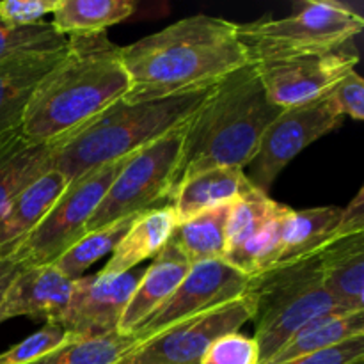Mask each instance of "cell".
Here are the masks:
<instances>
[{
    "mask_svg": "<svg viewBox=\"0 0 364 364\" xmlns=\"http://www.w3.org/2000/svg\"><path fill=\"white\" fill-rule=\"evenodd\" d=\"M256 188L242 169H210L178 185L173 192V210L178 224L194 219L206 210L233 205L238 198Z\"/></svg>",
    "mask_w": 364,
    "mask_h": 364,
    "instance_id": "19",
    "label": "cell"
},
{
    "mask_svg": "<svg viewBox=\"0 0 364 364\" xmlns=\"http://www.w3.org/2000/svg\"><path fill=\"white\" fill-rule=\"evenodd\" d=\"M323 288L345 311H364V233L340 237L318 252Z\"/></svg>",
    "mask_w": 364,
    "mask_h": 364,
    "instance_id": "16",
    "label": "cell"
},
{
    "mask_svg": "<svg viewBox=\"0 0 364 364\" xmlns=\"http://www.w3.org/2000/svg\"><path fill=\"white\" fill-rule=\"evenodd\" d=\"M191 263L178 251L173 242L153 258L151 265L144 270L141 281L135 287L123 315H121L117 333L132 334L141 323H144L178 288L187 276Z\"/></svg>",
    "mask_w": 364,
    "mask_h": 364,
    "instance_id": "15",
    "label": "cell"
},
{
    "mask_svg": "<svg viewBox=\"0 0 364 364\" xmlns=\"http://www.w3.org/2000/svg\"><path fill=\"white\" fill-rule=\"evenodd\" d=\"M20 269L21 267L11 258H0V306H2L4 297H6L7 288L13 283L14 276H16Z\"/></svg>",
    "mask_w": 364,
    "mask_h": 364,
    "instance_id": "36",
    "label": "cell"
},
{
    "mask_svg": "<svg viewBox=\"0 0 364 364\" xmlns=\"http://www.w3.org/2000/svg\"><path fill=\"white\" fill-rule=\"evenodd\" d=\"M212 89L149 102L119 100L80 130L55 142L52 167L68 181H73L96 167L128 159L185 127Z\"/></svg>",
    "mask_w": 364,
    "mask_h": 364,
    "instance_id": "4",
    "label": "cell"
},
{
    "mask_svg": "<svg viewBox=\"0 0 364 364\" xmlns=\"http://www.w3.org/2000/svg\"><path fill=\"white\" fill-rule=\"evenodd\" d=\"M255 316V302L242 297L191 316L130 352L119 364H199L210 345L224 334L238 333Z\"/></svg>",
    "mask_w": 364,
    "mask_h": 364,
    "instance_id": "10",
    "label": "cell"
},
{
    "mask_svg": "<svg viewBox=\"0 0 364 364\" xmlns=\"http://www.w3.org/2000/svg\"><path fill=\"white\" fill-rule=\"evenodd\" d=\"M70 181L55 169L28 185L0 217V258L9 252L45 219Z\"/></svg>",
    "mask_w": 364,
    "mask_h": 364,
    "instance_id": "20",
    "label": "cell"
},
{
    "mask_svg": "<svg viewBox=\"0 0 364 364\" xmlns=\"http://www.w3.org/2000/svg\"><path fill=\"white\" fill-rule=\"evenodd\" d=\"M255 302V341L259 364L269 359L306 323L345 311L323 288L318 255L281 263L249 279Z\"/></svg>",
    "mask_w": 364,
    "mask_h": 364,
    "instance_id": "5",
    "label": "cell"
},
{
    "mask_svg": "<svg viewBox=\"0 0 364 364\" xmlns=\"http://www.w3.org/2000/svg\"><path fill=\"white\" fill-rule=\"evenodd\" d=\"M249 279L251 277L224 259L191 265L174 294L132 334L144 343L191 316L201 315L242 297L247 291Z\"/></svg>",
    "mask_w": 364,
    "mask_h": 364,
    "instance_id": "11",
    "label": "cell"
},
{
    "mask_svg": "<svg viewBox=\"0 0 364 364\" xmlns=\"http://www.w3.org/2000/svg\"><path fill=\"white\" fill-rule=\"evenodd\" d=\"M358 336H364V311L331 313L306 323L265 364L294 361L302 355L327 350Z\"/></svg>",
    "mask_w": 364,
    "mask_h": 364,
    "instance_id": "23",
    "label": "cell"
},
{
    "mask_svg": "<svg viewBox=\"0 0 364 364\" xmlns=\"http://www.w3.org/2000/svg\"><path fill=\"white\" fill-rule=\"evenodd\" d=\"M361 361H364V336L352 338L327 350L302 355L283 364H355Z\"/></svg>",
    "mask_w": 364,
    "mask_h": 364,
    "instance_id": "34",
    "label": "cell"
},
{
    "mask_svg": "<svg viewBox=\"0 0 364 364\" xmlns=\"http://www.w3.org/2000/svg\"><path fill=\"white\" fill-rule=\"evenodd\" d=\"M127 70V102H149L205 91L247 66L237 23L208 14L183 18L162 31L119 46Z\"/></svg>",
    "mask_w": 364,
    "mask_h": 364,
    "instance_id": "1",
    "label": "cell"
},
{
    "mask_svg": "<svg viewBox=\"0 0 364 364\" xmlns=\"http://www.w3.org/2000/svg\"><path fill=\"white\" fill-rule=\"evenodd\" d=\"M134 11V0H60L52 23L64 38L105 34Z\"/></svg>",
    "mask_w": 364,
    "mask_h": 364,
    "instance_id": "24",
    "label": "cell"
},
{
    "mask_svg": "<svg viewBox=\"0 0 364 364\" xmlns=\"http://www.w3.org/2000/svg\"><path fill=\"white\" fill-rule=\"evenodd\" d=\"M139 345L141 341L134 334L80 338L31 364H119Z\"/></svg>",
    "mask_w": 364,
    "mask_h": 364,
    "instance_id": "26",
    "label": "cell"
},
{
    "mask_svg": "<svg viewBox=\"0 0 364 364\" xmlns=\"http://www.w3.org/2000/svg\"><path fill=\"white\" fill-rule=\"evenodd\" d=\"M124 160L87 171L68 183L45 219L9 252L20 267L55 263L75 242L85 235V224L95 213Z\"/></svg>",
    "mask_w": 364,
    "mask_h": 364,
    "instance_id": "8",
    "label": "cell"
},
{
    "mask_svg": "<svg viewBox=\"0 0 364 364\" xmlns=\"http://www.w3.org/2000/svg\"><path fill=\"white\" fill-rule=\"evenodd\" d=\"M364 233V191L359 188L358 196L350 201L347 208H343L340 223L341 237Z\"/></svg>",
    "mask_w": 364,
    "mask_h": 364,
    "instance_id": "35",
    "label": "cell"
},
{
    "mask_svg": "<svg viewBox=\"0 0 364 364\" xmlns=\"http://www.w3.org/2000/svg\"><path fill=\"white\" fill-rule=\"evenodd\" d=\"M68 46L52 21H39L34 25H9L0 20V63L28 55L60 52Z\"/></svg>",
    "mask_w": 364,
    "mask_h": 364,
    "instance_id": "28",
    "label": "cell"
},
{
    "mask_svg": "<svg viewBox=\"0 0 364 364\" xmlns=\"http://www.w3.org/2000/svg\"><path fill=\"white\" fill-rule=\"evenodd\" d=\"M334 102L340 107L343 116H350V119L361 121L364 117V80L358 71H350L345 75L333 91Z\"/></svg>",
    "mask_w": 364,
    "mask_h": 364,
    "instance_id": "33",
    "label": "cell"
},
{
    "mask_svg": "<svg viewBox=\"0 0 364 364\" xmlns=\"http://www.w3.org/2000/svg\"><path fill=\"white\" fill-rule=\"evenodd\" d=\"M178 228L173 206H155L139 213L127 230L100 276H119L144 259L155 258Z\"/></svg>",
    "mask_w": 364,
    "mask_h": 364,
    "instance_id": "17",
    "label": "cell"
},
{
    "mask_svg": "<svg viewBox=\"0 0 364 364\" xmlns=\"http://www.w3.org/2000/svg\"><path fill=\"white\" fill-rule=\"evenodd\" d=\"M73 284L55 265L21 267L0 306V323L16 316L57 322L70 302Z\"/></svg>",
    "mask_w": 364,
    "mask_h": 364,
    "instance_id": "14",
    "label": "cell"
},
{
    "mask_svg": "<svg viewBox=\"0 0 364 364\" xmlns=\"http://www.w3.org/2000/svg\"><path fill=\"white\" fill-rule=\"evenodd\" d=\"M358 53L334 50L315 55L251 63L270 103L279 109L302 105L331 92L347 73L355 70Z\"/></svg>",
    "mask_w": 364,
    "mask_h": 364,
    "instance_id": "12",
    "label": "cell"
},
{
    "mask_svg": "<svg viewBox=\"0 0 364 364\" xmlns=\"http://www.w3.org/2000/svg\"><path fill=\"white\" fill-rule=\"evenodd\" d=\"M60 0H2L0 20L9 25H34L46 14H53Z\"/></svg>",
    "mask_w": 364,
    "mask_h": 364,
    "instance_id": "32",
    "label": "cell"
},
{
    "mask_svg": "<svg viewBox=\"0 0 364 364\" xmlns=\"http://www.w3.org/2000/svg\"><path fill=\"white\" fill-rule=\"evenodd\" d=\"M80 338L82 336L70 333L59 323L46 322L45 327H41L38 333L31 334L23 341L11 347L9 350L2 352L0 354V364H31L41 359L43 355L57 350L63 345L70 343L73 340H80Z\"/></svg>",
    "mask_w": 364,
    "mask_h": 364,
    "instance_id": "30",
    "label": "cell"
},
{
    "mask_svg": "<svg viewBox=\"0 0 364 364\" xmlns=\"http://www.w3.org/2000/svg\"><path fill=\"white\" fill-rule=\"evenodd\" d=\"M135 217L137 215L127 217V219L117 220V223L102 228V230L85 233L80 240L75 242L52 265H55L70 279H78L89 267L95 265L98 259H102L103 256H107L116 249L117 242L123 238V235L127 233Z\"/></svg>",
    "mask_w": 364,
    "mask_h": 364,
    "instance_id": "29",
    "label": "cell"
},
{
    "mask_svg": "<svg viewBox=\"0 0 364 364\" xmlns=\"http://www.w3.org/2000/svg\"><path fill=\"white\" fill-rule=\"evenodd\" d=\"M228 213H230V205L217 206L199 213L187 223L178 224L171 242L191 265L224 259Z\"/></svg>",
    "mask_w": 364,
    "mask_h": 364,
    "instance_id": "25",
    "label": "cell"
},
{
    "mask_svg": "<svg viewBox=\"0 0 364 364\" xmlns=\"http://www.w3.org/2000/svg\"><path fill=\"white\" fill-rule=\"evenodd\" d=\"M185 127L171 132L124 160L102 203L89 217L85 233L139 215L155 208L156 203L166 198L171 199L183 148Z\"/></svg>",
    "mask_w": 364,
    "mask_h": 364,
    "instance_id": "7",
    "label": "cell"
},
{
    "mask_svg": "<svg viewBox=\"0 0 364 364\" xmlns=\"http://www.w3.org/2000/svg\"><path fill=\"white\" fill-rule=\"evenodd\" d=\"M343 208L338 206H318L308 210L288 208L281 223V251L279 263L309 258L323 247L340 238V223Z\"/></svg>",
    "mask_w": 364,
    "mask_h": 364,
    "instance_id": "21",
    "label": "cell"
},
{
    "mask_svg": "<svg viewBox=\"0 0 364 364\" xmlns=\"http://www.w3.org/2000/svg\"><path fill=\"white\" fill-rule=\"evenodd\" d=\"M281 110L267 98L251 63L223 78L185 127L174 191L205 171H244Z\"/></svg>",
    "mask_w": 364,
    "mask_h": 364,
    "instance_id": "3",
    "label": "cell"
},
{
    "mask_svg": "<svg viewBox=\"0 0 364 364\" xmlns=\"http://www.w3.org/2000/svg\"><path fill=\"white\" fill-rule=\"evenodd\" d=\"M64 50L0 63V137L20 128L36 89L63 59Z\"/></svg>",
    "mask_w": 364,
    "mask_h": 364,
    "instance_id": "18",
    "label": "cell"
},
{
    "mask_svg": "<svg viewBox=\"0 0 364 364\" xmlns=\"http://www.w3.org/2000/svg\"><path fill=\"white\" fill-rule=\"evenodd\" d=\"M128 89L119 46L107 34L68 38L63 59L38 85L18 132L32 144H55L123 100Z\"/></svg>",
    "mask_w": 364,
    "mask_h": 364,
    "instance_id": "2",
    "label": "cell"
},
{
    "mask_svg": "<svg viewBox=\"0 0 364 364\" xmlns=\"http://www.w3.org/2000/svg\"><path fill=\"white\" fill-rule=\"evenodd\" d=\"M144 270L134 269L119 276H85L75 279L70 302L55 323L82 338L117 333L121 315Z\"/></svg>",
    "mask_w": 364,
    "mask_h": 364,
    "instance_id": "13",
    "label": "cell"
},
{
    "mask_svg": "<svg viewBox=\"0 0 364 364\" xmlns=\"http://www.w3.org/2000/svg\"><path fill=\"white\" fill-rule=\"evenodd\" d=\"M287 206L269 198V194L252 188L230 205L226 224V255L240 247L252 235L284 212ZM224 255V256H226Z\"/></svg>",
    "mask_w": 364,
    "mask_h": 364,
    "instance_id": "27",
    "label": "cell"
},
{
    "mask_svg": "<svg viewBox=\"0 0 364 364\" xmlns=\"http://www.w3.org/2000/svg\"><path fill=\"white\" fill-rule=\"evenodd\" d=\"M199 364H259L258 345L240 333L224 334L210 345Z\"/></svg>",
    "mask_w": 364,
    "mask_h": 364,
    "instance_id": "31",
    "label": "cell"
},
{
    "mask_svg": "<svg viewBox=\"0 0 364 364\" xmlns=\"http://www.w3.org/2000/svg\"><path fill=\"white\" fill-rule=\"evenodd\" d=\"M343 119L345 116L334 102L333 92L302 105L283 109L263 134L258 151L247 166L251 171L245 176L258 191L269 194L281 171L309 144L336 130Z\"/></svg>",
    "mask_w": 364,
    "mask_h": 364,
    "instance_id": "9",
    "label": "cell"
},
{
    "mask_svg": "<svg viewBox=\"0 0 364 364\" xmlns=\"http://www.w3.org/2000/svg\"><path fill=\"white\" fill-rule=\"evenodd\" d=\"M53 144H32L20 132L0 137V217L11 203L52 167Z\"/></svg>",
    "mask_w": 364,
    "mask_h": 364,
    "instance_id": "22",
    "label": "cell"
},
{
    "mask_svg": "<svg viewBox=\"0 0 364 364\" xmlns=\"http://www.w3.org/2000/svg\"><path fill=\"white\" fill-rule=\"evenodd\" d=\"M363 27L358 11L329 0L304 2L301 11L279 20L263 16L237 23L251 63L334 52L361 34Z\"/></svg>",
    "mask_w": 364,
    "mask_h": 364,
    "instance_id": "6",
    "label": "cell"
},
{
    "mask_svg": "<svg viewBox=\"0 0 364 364\" xmlns=\"http://www.w3.org/2000/svg\"><path fill=\"white\" fill-rule=\"evenodd\" d=\"M355 364H364V361H361V363H355Z\"/></svg>",
    "mask_w": 364,
    "mask_h": 364,
    "instance_id": "37",
    "label": "cell"
}]
</instances>
